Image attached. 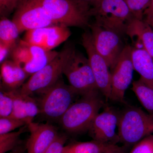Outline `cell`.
Wrapping results in <instances>:
<instances>
[{"mask_svg":"<svg viewBox=\"0 0 153 153\" xmlns=\"http://www.w3.org/2000/svg\"><path fill=\"white\" fill-rule=\"evenodd\" d=\"M63 74L80 95L99 91L88 58L75 47L64 65Z\"/></svg>","mask_w":153,"mask_h":153,"instance_id":"7","label":"cell"},{"mask_svg":"<svg viewBox=\"0 0 153 153\" xmlns=\"http://www.w3.org/2000/svg\"><path fill=\"white\" fill-rule=\"evenodd\" d=\"M12 49L10 47L0 43V63L1 64L7 60V57L10 55Z\"/></svg>","mask_w":153,"mask_h":153,"instance_id":"30","label":"cell"},{"mask_svg":"<svg viewBox=\"0 0 153 153\" xmlns=\"http://www.w3.org/2000/svg\"><path fill=\"white\" fill-rule=\"evenodd\" d=\"M91 15L97 25L122 37L135 18L123 0H99L92 7Z\"/></svg>","mask_w":153,"mask_h":153,"instance_id":"4","label":"cell"},{"mask_svg":"<svg viewBox=\"0 0 153 153\" xmlns=\"http://www.w3.org/2000/svg\"><path fill=\"white\" fill-rule=\"evenodd\" d=\"M28 125L22 127L18 131L0 134V153L12 151L22 144L21 134L27 129Z\"/></svg>","mask_w":153,"mask_h":153,"instance_id":"23","label":"cell"},{"mask_svg":"<svg viewBox=\"0 0 153 153\" xmlns=\"http://www.w3.org/2000/svg\"><path fill=\"white\" fill-rule=\"evenodd\" d=\"M21 0H0L1 17H7L18 7Z\"/></svg>","mask_w":153,"mask_h":153,"instance_id":"28","label":"cell"},{"mask_svg":"<svg viewBox=\"0 0 153 153\" xmlns=\"http://www.w3.org/2000/svg\"><path fill=\"white\" fill-rule=\"evenodd\" d=\"M27 125L24 121L11 117H0V134L10 132Z\"/></svg>","mask_w":153,"mask_h":153,"instance_id":"26","label":"cell"},{"mask_svg":"<svg viewBox=\"0 0 153 153\" xmlns=\"http://www.w3.org/2000/svg\"><path fill=\"white\" fill-rule=\"evenodd\" d=\"M28 128L30 135L26 143L27 153H44L59 134L55 126L48 123L33 122Z\"/></svg>","mask_w":153,"mask_h":153,"instance_id":"15","label":"cell"},{"mask_svg":"<svg viewBox=\"0 0 153 153\" xmlns=\"http://www.w3.org/2000/svg\"><path fill=\"white\" fill-rule=\"evenodd\" d=\"M97 51L102 56L111 69L114 68L126 45L122 36L95 23L89 26Z\"/></svg>","mask_w":153,"mask_h":153,"instance_id":"10","label":"cell"},{"mask_svg":"<svg viewBox=\"0 0 153 153\" xmlns=\"http://www.w3.org/2000/svg\"><path fill=\"white\" fill-rule=\"evenodd\" d=\"M20 34L19 28L13 21L9 20L7 17H1L0 43L13 50L19 42Z\"/></svg>","mask_w":153,"mask_h":153,"instance_id":"21","label":"cell"},{"mask_svg":"<svg viewBox=\"0 0 153 153\" xmlns=\"http://www.w3.org/2000/svg\"><path fill=\"white\" fill-rule=\"evenodd\" d=\"M132 47L126 45L114 68L111 71V91L109 100L123 103L126 90L132 82L134 68L131 58Z\"/></svg>","mask_w":153,"mask_h":153,"instance_id":"11","label":"cell"},{"mask_svg":"<svg viewBox=\"0 0 153 153\" xmlns=\"http://www.w3.org/2000/svg\"><path fill=\"white\" fill-rule=\"evenodd\" d=\"M29 76L25 70L13 60H6L1 64V88L9 91L19 89Z\"/></svg>","mask_w":153,"mask_h":153,"instance_id":"18","label":"cell"},{"mask_svg":"<svg viewBox=\"0 0 153 153\" xmlns=\"http://www.w3.org/2000/svg\"><path fill=\"white\" fill-rule=\"evenodd\" d=\"M26 150H27L26 144H25V146L22 144L12 151V152L10 153H25Z\"/></svg>","mask_w":153,"mask_h":153,"instance_id":"32","label":"cell"},{"mask_svg":"<svg viewBox=\"0 0 153 153\" xmlns=\"http://www.w3.org/2000/svg\"><path fill=\"white\" fill-rule=\"evenodd\" d=\"M143 19L153 29V13L145 15Z\"/></svg>","mask_w":153,"mask_h":153,"instance_id":"33","label":"cell"},{"mask_svg":"<svg viewBox=\"0 0 153 153\" xmlns=\"http://www.w3.org/2000/svg\"><path fill=\"white\" fill-rule=\"evenodd\" d=\"M129 153H153V135L146 137L134 145Z\"/></svg>","mask_w":153,"mask_h":153,"instance_id":"27","label":"cell"},{"mask_svg":"<svg viewBox=\"0 0 153 153\" xmlns=\"http://www.w3.org/2000/svg\"><path fill=\"white\" fill-rule=\"evenodd\" d=\"M67 139L68 138L66 135L59 134L56 139L44 153H62Z\"/></svg>","mask_w":153,"mask_h":153,"instance_id":"29","label":"cell"},{"mask_svg":"<svg viewBox=\"0 0 153 153\" xmlns=\"http://www.w3.org/2000/svg\"><path fill=\"white\" fill-rule=\"evenodd\" d=\"M126 35L131 39L132 47L144 48L153 59V29L144 19L134 18Z\"/></svg>","mask_w":153,"mask_h":153,"instance_id":"16","label":"cell"},{"mask_svg":"<svg viewBox=\"0 0 153 153\" xmlns=\"http://www.w3.org/2000/svg\"><path fill=\"white\" fill-rule=\"evenodd\" d=\"M74 47L71 43L66 44L50 63L31 75L19 89L21 93L30 96L33 94H41L54 85L60 79L64 65Z\"/></svg>","mask_w":153,"mask_h":153,"instance_id":"5","label":"cell"},{"mask_svg":"<svg viewBox=\"0 0 153 153\" xmlns=\"http://www.w3.org/2000/svg\"><path fill=\"white\" fill-rule=\"evenodd\" d=\"M92 140L88 142H74L64 146L62 153H102L114 145Z\"/></svg>","mask_w":153,"mask_h":153,"instance_id":"20","label":"cell"},{"mask_svg":"<svg viewBox=\"0 0 153 153\" xmlns=\"http://www.w3.org/2000/svg\"><path fill=\"white\" fill-rule=\"evenodd\" d=\"M13 21L20 33L57 25L37 0H21Z\"/></svg>","mask_w":153,"mask_h":153,"instance_id":"9","label":"cell"},{"mask_svg":"<svg viewBox=\"0 0 153 153\" xmlns=\"http://www.w3.org/2000/svg\"><path fill=\"white\" fill-rule=\"evenodd\" d=\"M153 13V0H151L149 6L147 9L145 11L144 16L145 15Z\"/></svg>","mask_w":153,"mask_h":153,"instance_id":"34","label":"cell"},{"mask_svg":"<svg viewBox=\"0 0 153 153\" xmlns=\"http://www.w3.org/2000/svg\"><path fill=\"white\" fill-rule=\"evenodd\" d=\"M126 147L123 146H120L117 144L114 145L112 148L102 153H127Z\"/></svg>","mask_w":153,"mask_h":153,"instance_id":"31","label":"cell"},{"mask_svg":"<svg viewBox=\"0 0 153 153\" xmlns=\"http://www.w3.org/2000/svg\"><path fill=\"white\" fill-rule=\"evenodd\" d=\"M19 40L11 51L12 60L22 67L30 76L45 67L58 54Z\"/></svg>","mask_w":153,"mask_h":153,"instance_id":"8","label":"cell"},{"mask_svg":"<svg viewBox=\"0 0 153 153\" xmlns=\"http://www.w3.org/2000/svg\"><path fill=\"white\" fill-rule=\"evenodd\" d=\"M71 35L68 27L57 25L27 31L23 40L28 44L50 51L66 41Z\"/></svg>","mask_w":153,"mask_h":153,"instance_id":"14","label":"cell"},{"mask_svg":"<svg viewBox=\"0 0 153 153\" xmlns=\"http://www.w3.org/2000/svg\"><path fill=\"white\" fill-rule=\"evenodd\" d=\"M119 114L111 107L105 106L94 120L88 131L90 137L93 140L104 143L117 144L120 142L116 131Z\"/></svg>","mask_w":153,"mask_h":153,"instance_id":"13","label":"cell"},{"mask_svg":"<svg viewBox=\"0 0 153 153\" xmlns=\"http://www.w3.org/2000/svg\"><path fill=\"white\" fill-rule=\"evenodd\" d=\"M19 89L11 91L13 99V108L10 117L24 121L28 125L40 114L39 105L34 98L22 94Z\"/></svg>","mask_w":153,"mask_h":153,"instance_id":"17","label":"cell"},{"mask_svg":"<svg viewBox=\"0 0 153 153\" xmlns=\"http://www.w3.org/2000/svg\"><path fill=\"white\" fill-rule=\"evenodd\" d=\"M40 114L49 120L59 121L80 94L71 85L60 79L51 87L41 94Z\"/></svg>","mask_w":153,"mask_h":153,"instance_id":"6","label":"cell"},{"mask_svg":"<svg viewBox=\"0 0 153 153\" xmlns=\"http://www.w3.org/2000/svg\"><path fill=\"white\" fill-rule=\"evenodd\" d=\"M118 134L126 147L135 145L153 134V115L140 108L129 106L119 114Z\"/></svg>","mask_w":153,"mask_h":153,"instance_id":"3","label":"cell"},{"mask_svg":"<svg viewBox=\"0 0 153 153\" xmlns=\"http://www.w3.org/2000/svg\"><path fill=\"white\" fill-rule=\"evenodd\" d=\"M57 25L89 27L92 7L82 0H37Z\"/></svg>","mask_w":153,"mask_h":153,"instance_id":"2","label":"cell"},{"mask_svg":"<svg viewBox=\"0 0 153 153\" xmlns=\"http://www.w3.org/2000/svg\"><path fill=\"white\" fill-rule=\"evenodd\" d=\"M134 17L137 19H143L144 14L149 6L151 0H123Z\"/></svg>","mask_w":153,"mask_h":153,"instance_id":"25","label":"cell"},{"mask_svg":"<svg viewBox=\"0 0 153 153\" xmlns=\"http://www.w3.org/2000/svg\"><path fill=\"white\" fill-rule=\"evenodd\" d=\"M100 91L80 96L74 102L59 121L67 132L79 134L88 131L99 111L105 105Z\"/></svg>","mask_w":153,"mask_h":153,"instance_id":"1","label":"cell"},{"mask_svg":"<svg viewBox=\"0 0 153 153\" xmlns=\"http://www.w3.org/2000/svg\"><path fill=\"white\" fill-rule=\"evenodd\" d=\"M132 90L148 113L153 115V86L140 77L133 82Z\"/></svg>","mask_w":153,"mask_h":153,"instance_id":"22","label":"cell"},{"mask_svg":"<svg viewBox=\"0 0 153 153\" xmlns=\"http://www.w3.org/2000/svg\"><path fill=\"white\" fill-rule=\"evenodd\" d=\"M13 108V99L11 91L1 88L0 117H10Z\"/></svg>","mask_w":153,"mask_h":153,"instance_id":"24","label":"cell"},{"mask_svg":"<svg viewBox=\"0 0 153 153\" xmlns=\"http://www.w3.org/2000/svg\"><path fill=\"white\" fill-rule=\"evenodd\" d=\"M131 58L134 70L139 74L141 78L153 86L152 57L144 49L132 47Z\"/></svg>","mask_w":153,"mask_h":153,"instance_id":"19","label":"cell"},{"mask_svg":"<svg viewBox=\"0 0 153 153\" xmlns=\"http://www.w3.org/2000/svg\"><path fill=\"white\" fill-rule=\"evenodd\" d=\"M81 41L87 53L99 90L107 101L109 100L111 91V74L109 66L97 51L91 32L85 31L82 35Z\"/></svg>","mask_w":153,"mask_h":153,"instance_id":"12","label":"cell"},{"mask_svg":"<svg viewBox=\"0 0 153 153\" xmlns=\"http://www.w3.org/2000/svg\"><path fill=\"white\" fill-rule=\"evenodd\" d=\"M89 4L91 7H93L99 0H82Z\"/></svg>","mask_w":153,"mask_h":153,"instance_id":"35","label":"cell"}]
</instances>
